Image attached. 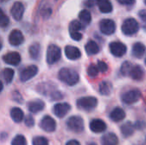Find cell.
<instances>
[{"instance_id":"6da1fadb","label":"cell","mask_w":146,"mask_h":145,"mask_svg":"<svg viewBox=\"0 0 146 145\" xmlns=\"http://www.w3.org/2000/svg\"><path fill=\"white\" fill-rule=\"evenodd\" d=\"M36 91L40 95L45 96L46 97H49L51 101L61 100L64 97L63 94L58 91L57 86L52 82L39 83L36 86Z\"/></svg>"},{"instance_id":"7a4b0ae2","label":"cell","mask_w":146,"mask_h":145,"mask_svg":"<svg viewBox=\"0 0 146 145\" xmlns=\"http://www.w3.org/2000/svg\"><path fill=\"white\" fill-rule=\"evenodd\" d=\"M58 78L62 82L69 86L75 85L80 81L79 73L75 70L68 68H61L58 72Z\"/></svg>"},{"instance_id":"3957f363","label":"cell","mask_w":146,"mask_h":145,"mask_svg":"<svg viewBox=\"0 0 146 145\" xmlns=\"http://www.w3.org/2000/svg\"><path fill=\"white\" fill-rule=\"evenodd\" d=\"M98 99L94 97H84L77 100L76 104L80 109L89 112L95 109L98 106Z\"/></svg>"},{"instance_id":"277c9868","label":"cell","mask_w":146,"mask_h":145,"mask_svg":"<svg viewBox=\"0 0 146 145\" xmlns=\"http://www.w3.org/2000/svg\"><path fill=\"white\" fill-rule=\"evenodd\" d=\"M68 128L75 133H81L85 130L84 120L79 115H73L67 121Z\"/></svg>"},{"instance_id":"5b68a950","label":"cell","mask_w":146,"mask_h":145,"mask_svg":"<svg viewBox=\"0 0 146 145\" xmlns=\"http://www.w3.org/2000/svg\"><path fill=\"white\" fill-rule=\"evenodd\" d=\"M139 25L138 21L133 18L126 19L121 26V31L127 36L134 35L139 32Z\"/></svg>"},{"instance_id":"8992f818","label":"cell","mask_w":146,"mask_h":145,"mask_svg":"<svg viewBox=\"0 0 146 145\" xmlns=\"http://www.w3.org/2000/svg\"><path fill=\"white\" fill-rule=\"evenodd\" d=\"M62 56V51L60 47L56 44H50L46 52V62L49 65L56 63Z\"/></svg>"},{"instance_id":"52a82bcc","label":"cell","mask_w":146,"mask_h":145,"mask_svg":"<svg viewBox=\"0 0 146 145\" xmlns=\"http://www.w3.org/2000/svg\"><path fill=\"white\" fill-rule=\"evenodd\" d=\"M141 91L139 89H133L124 92L121 95V102L125 104H133L137 103L141 97Z\"/></svg>"},{"instance_id":"ba28073f","label":"cell","mask_w":146,"mask_h":145,"mask_svg":"<svg viewBox=\"0 0 146 145\" xmlns=\"http://www.w3.org/2000/svg\"><path fill=\"white\" fill-rule=\"evenodd\" d=\"M38 73V68L36 65H30L22 69L20 73V79L21 82H27L34 78Z\"/></svg>"},{"instance_id":"9c48e42d","label":"cell","mask_w":146,"mask_h":145,"mask_svg":"<svg viewBox=\"0 0 146 145\" xmlns=\"http://www.w3.org/2000/svg\"><path fill=\"white\" fill-rule=\"evenodd\" d=\"M39 127L46 132H54L56 129V122L50 115H44L39 122Z\"/></svg>"},{"instance_id":"30bf717a","label":"cell","mask_w":146,"mask_h":145,"mask_svg":"<svg viewBox=\"0 0 146 145\" xmlns=\"http://www.w3.org/2000/svg\"><path fill=\"white\" fill-rule=\"evenodd\" d=\"M99 28L102 33L105 35H111L115 32V23L113 20L104 19L99 23Z\"/></svg>"},{"instance_id":"8fae6325","label":"cell","mask_w":146,"mask_h":145,"mask_svg":"<svg viewBox=\"0 0 146 145\" xmlns=\"http://www.w3.org/2000/svg\"><path fill=\"white\" fill-rule=\"evenodd\" d=\"M71 109V106L68 103H59L54 105L53 114L59 119L64 118Z\"/></svg>"},{"instance_id":"7c38bea8","label":"cell","mask_w":146,"mask_h":145,"mask_svg":"<svg viewBox=\"0 0 146 145\" xmlns=\"http://www.w3.org/2000/svg\"><path fill=\"white\" fill-rule=\"evenodd\" d=\"M110 51L115 57H122L127 53V46L121 42H112L110 44Z\"/></svg>"},{"instance_id":"4fadbf2b","label":"cell","mask_w":146,"mask_h":145,"mask_svg":"<svg viewBox=\"0 0 146 145\" xmlns=\"http://www.w3.org/2000/svg\"><path fill=\"white\" fill-rule=\"evenodd\" d=\"M24 42V36L20 30L15 29L12 30L9 35V43L12 46H18L23 44Z\"/></svg>"},{"instance_id":"5bb4252c","label":"cell","mask_w":146,"mask_h":145,"mask_svg":"<svg viewBox=\"0 0 146 145\" xmlns=\"http://www.w3.org/2000/svg\"><path fill=\"white\" fill-rule=\"evenodd\" d=\"M3 61L6 64L11 65V66H17L21 62V57L18 52L12 51V52H9V53L3 55Z\"/></svg>"},{"instance_id":"9a60e30c","label":"cell","mask_w":146,"mask_h":145,"mask_svg":"<svg viewBox=\"0 0 146 145\" xmlns=\"http://www.w3.org/2000/svg\"><path fill=\"white\" fill-rule=\"evenodd\" d=\"M90 130L94 133H101L106 131L107 125L101 119H94L89 124Z\"/></svg>"},{"instance_id":"2e32d148","label":"cell","mask_w":146,"mask_h":145,"mask_svg":"<svg viewBox=\"0 0 146 145\" xmlns=\"http://www.w3.org/2000/svg\"><path fill=\"white\" fill-rule=\"evenodd\" d=\"M10 14L15 21H21L24 14L23 4L21 2H15L10 9Z\"/></svg>"},{"instance_id":"e0dca14e","label":"cell","mask_w":146,"mask_h":145,"mask_svg":"<svg viewBox=\"0 0 146 145\" xmlns=\"http://www.w3.org/2000/svg\"><path fill=\"white\" fill-rule=\"evenodd\" d=\"M44 108H45V104L40 99H34V100L30 101L27 103L28 110L31 113H33V114H37V113H39V112L43 111Z\"/></svg>"},{"instance_id":"ac0fdd59","label":"cell","mask_w":146,"mask_h":145,"mask_svg":"<svg viewBox=\"0 0 146 145\" xmlns=\"http://www.w3.org/2000/svg\"><path fill=\"white\" fill-rule=\"evenodd\" d=\"M65 55L68 59L72 61L78 60L81 57L80 50L77 47L73 45H68L65 47Z\"/></svg>"},{"instance_id":"d6986e66","label":"cell","mask_w":146,"mask_h":145,"mask_svg":"<svg viewBox=\"0 0 146 145\" xmlns=\"http://www.w3.org/2000/svg\"><path fill=\"white\" fill-rule=\"evenodd\" d=\"M110 118L114 122H120L126 118V112L120 107L115 108L110 114Z\"/></svg>"},{"instance_id":"ffe728a7","label":"cell","mask_w":146,"mask_h":145,"mask_svg":"<svg viewBox=\"0 0 146 145\" xmlns=\"http://www.w3.org/2000/svg\"><path fill=\"white\" fill-rule=\"evenodd\" d=\"M146 52V46L140 43V42H137L133 45L132 48V55L135 57V58H142Z\"/></svg>"},{"instance_id":"44dd1931","label":"cell","mask_w":146,"mask_h":145,"mask_svg":"<svg viewBox=\"0 0 146 145\" xmlns=\"http://www.w3.org/2000/svg\"><path fill=\"white\" fill-rule=\"evenodd\" d=\"M145 70L140 65H133L129 76L133 79V80H142L145 77Z\"/></svg>"},{"instance_id":"7402d4cb","label":"cell","mask_w":146,"mask_h":145,"mask_svg":"<svg viewBox=\"0 0 146 145\" xmlns=\"http://www.w3.org/2000/svg\"><path fill=\"white\" fill-rule=\"evenodd\" d=\"M102 145H118L119 144V139L118 137L113 133L109 132L103 136L102 138Z\"/></svg>"},{"instance_id":"603a6c76","label":"cell","mask_w":146,"mask_h":145,"mask_svg":"<svg viewBox=\"0 0 146 145\" xmlns=\"http://www.w3.org/2000/svg\"><path fill=\"white\" fill-rule=\"evenodd\" d=\"M134 130H135L134 124H133V123L130 122V121L126 122L125 124H123V125L121 126V135H122L124 138H126L131 137V136L134 133Z\"/></svg>"},{"instance_id":"cb8c5ba5","label":"cell","mask_w":146,"mask_h":145,"mask_svg":"<svg viewBox=\"0 0 146 145\" xmlns=\"http://www.w3.org/2000/svg\"><path fill=\"white\" fill-rule=\"evenodd\" d=\"M98 91L101 95L108 97V96L111 95V93L113 91V85L109 81H103L99 84Z\"/></svg>"},{"instance_id":"d4e9b609","label":"cell","mask_w":146,"mask_h":145,"mask_svg":"<svg viewBox=\"0 0 146 145\" xmlns=\"http://www.w3.org/2000/svg\"><path fill=\"white\" fill-rule=\"evenodd\" d=\"M85 50H86V54L88 56L96 55L100 50L98 44L95 41H93V40H90V41H88L86 43V44L85 46Z\"/></svg>"},{"instance_id":"484cf974","label":"cell","mask_w":146,"mask_h":145,"mask_svg":"<svg viewBox=\"0 0 146 145\" xmlns=\"http://www.w3.org/2000/svg\"><path fill=\"white\" fill-rule=\"evenodd\" d=\"M29 56L33 60H38L40 56L41 53V46L38 43H33L30 45L29 50Z\"/></svg>"},{"instance_id":"4316f807","label":"cell","mask_w":146,"mask_h":145,"mask_svg":"<svg viewBox=\"0 0 146 145\" xmlns=\"http://www.w3.org/2000/svg\"><path fill=\"white\" fill-rule=\"evenodd\" d=\"M10 117L14 122L20 123L24 119V113L20 108L15 107V108H12L10 110Z\"/></svg>"},{"instance_id":"83f0119b","label":"cell","mask_w":146,"mask_h":145,"mask_svg":"<svg viewBox=\"0 0 146 145\" xmlns=\"http://www.w3.org/2000/svg\"><path fill=\"white\" fill-rule=\"evenodd\" d=\"M97 4L102 13L107 14L113 10V7L110 0H97Z\"/></svg>"},{"instance_id":"f1b7e54d","label":"cell","mask_w":146,"mask_h":145,"mask_svg":"<svg viewBox=\"0 0 146 145\" xmlns=\"http://www.w3.org/2000/svg\"><path fill=\"white\" fill-rule=\"evenodd\" d=\"M79 18H80V22L83 25H88V24H90V22L92 21V15H91L90 11H88L86 9H83L80 12Z\"/></svg>"},{"instance_id":"f546056e","label":"cell","mask_w":146,"mask_h":145,"mask_svg":"<svg viewBox=\"0 0 146 145\" xmlns=\"http://www.w3.org/2000/svg\"><path fill=\"white\" fill-rule=\"evenodd\" d=\"M2 74H3V78L5 83L8 84V85H9V84L12 82L13 79H14L15 71H14V69H12V68H4V69L3 70Z\"/></svg>"},{"instance_id":"4dcf8cb0","label":"cell","mask_w":146,"mask_h":145,"mask_svg":"<svg viewBox=\"0 0 146 145\" xmlns=\"http://www.w3.org/2000/svg\"><path fill=\"white\" fill-rule=\"evenodd\" d=\"M133 65L128 62V61H126L124 62L121 66V68H120V73L123 75V76H129V73L133 68Z\"/></svg>"},{"instance_id":"1f68e13d","label":"cell","mask_w":146,"mask_h":145,"mask_svg":"<svg viewBox=\"0 0 146 145\" xmlns=\"http://www.w3.org/2000/svg\"><path fill=\"white\" fill-rule=\"evenodd\" d=\"M82 28V23L79 21H73L69 25V32H80L79 31Z\"/></svg>"},{"instance_id":"d6a6232c","label":"cell","mask_w":146,"mask_h":145,"mask_svg":"<svg viewBox=\"0 0 146 145\" xmlns=\"http://www.w3.org/2000/svg\"><path fill=\"white\" fill-rule=\"evenodd\" d=\"M33 145H49V140L43 136L34 137L32 140Z\"/></svg>"},{"instance_id":"836d02e7","label":"cell","mask_w":146,"mask_h":145,"mask_svg":"<svg viewBox=\"0 0 146 145\" xmlns=\"http://www.w3.org/2000/svg\"><path fill=\"white\" fill-rule=\"evenodd\" d=\"M11 145H27V139L23 135H16L11 141Z\"/></svg>"},{"instance_id":"e575fe53","label":"cell","mask_w":146,"mask_h":145,"mask_svg":"<svg viewBox=\"0 0 146 145\" xmlns=\"http://www.w3.org/2000/svg\"><path fill=\"white\" fill-rule=\"evenodd\" d=\"M98 72H99L98 68L95 64H91L87 68V74L91 78H96L98 74Z\"/></svg>"},{"instance_id":"d590c367","label":"cell","mask_w":146,"mask_h":145,"mask_svg":"<svg viewBox=\"0 0 146 145\" xmlns=\"http://www.w3.org/2000/svg\"><path fill=\"white\" fill-rule=\"evenodd\" d=\"M11 97H12V100H14L15 103H19V104H21L23 103V97L21 96V94L18 91H15L12 92L11 94Z\"/></svg>"},{"instance_id":"8d00e7d4","label":"cell","mask_w":146,"mask_h":145,"mask_svg":"<svg viewBox=\"0 0 146 145\" xmlns=\"http://www.w3.org/2000/svg\"><path fill=\"white\" fill-rule=\"evenodd\" d=\"M134 127H135V129H137L139 131L145 130L146 129V121L145 120H139V121H135Z\"/></svg>"},{"instance_id":"74e56055","label":"cell","mask_w":146,"mask_h":145,"mask_svg":"<svg viewBox=\"0 0 146 145\" xmlns=\"http://www.w3.org/2000/svg\"><path fill=\"white\" fill-rule=\"evenodd\" d=\"M1 16H0V25L2 27H5L9 25V17L4 15V13L1 10Z\"/></svg>"},{"instance_id":"f35d334b","label":"cell","mask_w":146,"mask_h":145,"mask_svg":"<svg viewBox=\"0 0 146 145\" xmlns=\"http://www.w3.org/2000/svg\"><path fill=\"white\" fill-rule=\"evenodd\" d=\"M25 125L26 126L31 128L33 126H34L35 125V121L33 119V117L32 115H27L26 118H25Z\"/></svg>"},{"instance_id":"ab89813d","label":"cell","mask_w":146,"mask_h":145,"mask_svg":"<svg viewBox=\"0 0 146 145\" xmlns=\"http://www.w3.org/2000/svg\"><path fill=\"white\" fill-rule=\"evenodd\" d=\"M97 66H98V70H99L100 72H102V73H105V72H107L108 69H109V67H108L107 63L104 62H103V61H98Z\"/></svg>"},{"instance_id":"60d3db41","label":"cell","mask_w":146,"mask_h":145,"mask_svg":"<svg viewBox=\"0 0 146 145\" xmlns=\"http://www.w3.org/2000/svg\"><path fill=\"white\" fill-rule=\"evenodd\" d=\"M71 38L75 40V41H80L82 38V34L80 32H74V33H70Z\"/></svg>"},{"instance_id":"b9f144b4","label":"cell","mask_w":146,"mask_h":145,"mask_svg":"<svg viewBox=\"0 0 146 145\" xmlns=\"http://www.w3.org/2000/svg\"><path fill=\"white\" fill-rule=\"evenodd\" d=\"M139 15L140 19L143 21V22H145L146 24V9L140 10L139 13Z\"/></svg>"},{"instance_id":"7bdbcfd3","label":"cell","mask_w":146,"mask_h":145,"mask_svg":"<svg viewBox=\"0 0 146 145\" xmlns=\"http://www.w3.org/2000/svg\"><path fill=\"white\" fill-rule=\"evenodd\" d=\"M120 3L124 4V5H131L134 3L135 0H117Z\"/></svg>"},{"instance_id":"ee69618b","label":"cell","mask_w":146,"mask_h":145,"mask_svg":"<svg viewBox=\"0 0 146 145\" xmlns=\"http://www.w3.org/2000/svg\"><path fill=\"white\" fill-rule=\"evenodd\" d=\"M66 145H80V142L75 140V139H72V140H69L68 142H67Z\"/></svg>"},{"instance_id":"f6af8a7d","label":"cell","mask_w":146,"mask_h":145,"mask_svg":"<svg viewBox=\"0 0 146 145\" xmlns=\"http://www.w3.org/2000/svg\"><path fill=\"white\" fill-rule=\"evenodd\" d=\"M96 3H97V0H87L86 5L87 6H90V7H92L93 4H95Z\"/></svg>"},{"instance_id":"bcb514c9","label":"cell","mask_w":146,"mask_h":145,"mask_svg":"<svg viewBox=\"0 0 146 145\" xmlns=\"http://www.w3.org/2000/svg\"><path fill=\"white\" fill-rule=\"evenodd\" d=\"M1 139H2V141L3 142L6 138H7V134L6 133H4V132H2V134H1Z\"/></svg>"},{"instance_id":"7dc6e473","label":"cell","mask_w":146,"mask_h":145,"mask_svg":"<svg viewBox=\"0 0 146 145\" xmlns=\"http://www.w3.org/2000/svg\"><path fill=\"white\" fill-rule=\"evenodd\" d=\"M88 145H97L95 143H91V144H89Z\"/></svg>"},{"instance_id":"c3c4849f","label":"cell","mask_w":146,"mask_h":145,"mask_svg":"<svg viewBox=\"0 0 146 145\" xmlns=\"http://www.w3.org/2000/svg\"><path fill=\"white\" fill-rule=\"evenodd\" d=\"M145 4H146V0H145Z\"/></svg>"},{"instance_id":"681fc988","label":"cell","mask_w":146,"mask_h":145,"mask_svg":"<svg viewBox=\"0 0 146 145\" xmlns=\"http://www.w3.org/2000/svg\"><path fill=\"white\" fill-rule=\"evenodd\" d=\"M2 1H7V0H2Z\"/></svg>"},{"instance_id":"f907efd6","label":"cell","mask_w":146,"mask_h":145,"mask_svg":"<svg viewBox=\"0 0 146 145\" xmlns=\"http://www.w3.org/2000/svg\"><path fill=\"white\" fill-rule=\"evenodd\" d=\"M145 65H146V58H145Z\"/></svg>"},{"instance_id":"816d5d0a","label":"cell","mask_w":146,"mask_h":145,"mask_svg":"<svg viewBox=\"0 0 146 145\" xmlns=\"http://www.w3.org/2000/svg\"><path fill=\"white\" fill-rule=\"evenodd\" d=\"M145 143H146V137H145Z\"/></svg>"}]
</instances>
